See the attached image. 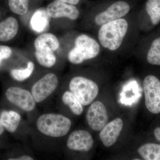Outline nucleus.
<instances>
[{"label":"nucleus","instance_id":"obj_1","mask_svg":"<svg viewBox=\"0 0 160 160\" xmlns=\"http://www.w3.org/2000/svg\"><path fill=\"white\" fill-rule=\"evenodd\" d=\"M35 126L38 132L43 137L59 139L69 133L72 122L69 118L61 113L46 112L37 118Z\"/></svg>","mask_w":160,"mask_h":160},{"label":"nucleus","instance_id":"obj_2","mask_svg":"<svg viewBox=\"0 0 160 160\" xmlns=\"http://www.w3.org/2000/svg\"><path fill=\"white\" fill-rule=\"evenodd\" d=\"M128 27V23L124 19H118L103 24L98 33V39L102 46L112 51L118 49Z\"/></svg>","mask_w":160,"mask_h":160},{"label":"nucleus","instance_id":"obj_3","mask_svg":"<svg viewBox=\"0 0 160 160\" xmlns=\"http://www.w3.org/2000/svg\"><path fill=\"white\" fill-rule=\"evenodd\" d=\"M100 46L96 40L86 34L78 36L75 41V46L68 53V61L78 65L86 60L94 58L99 53Z\"/></svg>","mask_w":160,"mask_h":160},{"label":"nucleus","instance_id":"obj_4","mask_svg":"<svg viewBox=\"0 0 160 160\" xmlns=\"http://www.w3.org/2000/svg\"><path fill=\"white\" fill-rule=\"evenodd\" d=\"M69 89L83 106L90 105L97 97L99 92L96 83L82 76L74 77L71 79L69 84Z\"/></svg>","mask_w":160,"mask_h":160},{"label":"nucleus","instance_id":"obj_5","mask_svg":"<svg viewBox=\"0 0 160 160\" xmlns=\"http://www.w3.org/2000/svg\"><path fill=\"white\" fill-rule=\"evenodd\" d=\"M59 84L58 76L52 72H49L34 82L30 90L37 104H41L54 94Z\"/></svg>","mask_w":160,"mask_h":160},{"label":"nucleus","instance_id":"obj_6","mask_svg":"<svg viewBox=\"0 0 160 160\" xmlns=\"http://www.w3.org/2000/svg\"><path fill=\"white\" fill-rule=\"evenodd\" d=\"M5 96L9 102L24 112L30 113L36 109L37 103L29 89L11 86L6 89Z\"/></svg>","mask_w":160,"mask_h":160},{"label":"nucleus","instance_id":"obj_7","mask_svg":"<svg viewBox=\"0 0 160 160\" xmlns=\"http://www.w3.org/2000/svg\"><path fill=\"white\" fill-rule=\"evenodd\" d=\"M145 104L151 113H160V81L152 75L146 77L143 81Z\"/></svg>","mask_w":160,"mask_h":160},{"label":"nucleus","instance_id":"obj_8","mask_svg":"<svg viewBox=\"0 0 160 160\" xmlns=\"http://www.w3.org/2000/svg\"><path fill=\"white\" fill-rule=\"evenodd\" d=\"M86 122L92 130L101 131L107 124L108 120L105 105L100 101L92 103L86 112Z\"/></svg>","mask_w":160,"mask_h":160},{"label":"nucleus","instance_id":"obj_9","mask_svg":"<svg viewBox=\"0 0 160 160\" xmlns=\"http://www.w3.org/2000/svg\"><path fill=\"white\" fill-rule=\"evenodd\" d=\"M93 145L92 136L89 132L83 129L72 132L66 142V146L69 150L80 152H88Z\"/></svg>","mask_w":160,"mask_h":160},{"label":"nucleus","instance_id":"obj_10","mask_svg":"<svg viewBox=\"0 0 160 160\" xmlns=\"http://www.w3.org/2000/svg\"><path fill=\"white\" fill-rule=\"evenodd\" d=\"M129 10V4L123 1H118L109 6L106 11L98 14L95 18V22L98 26H102L125 16Z\"/></svg>","mask_w":160,"mask_h":160},{"label":"nucleus","instance_id":"obj_11","mask_svg":"<svg viewBox=\"0 0 160 160\" xmlns=\"http://www.w3.org/2000/svg\"><path fill=\"white\" fill-rule=\"evenodd\" d=\"M46 12L52 18H66L71 20H76L79 16V11L74 5L56 1L50 3Z\"/></svg>","mask_w":160,"mask_h":160},{"label":"nucleus","instance_id":"obj_12","mask_svg":"<svg viewBox=\"0 0 160 160\" xmlns=\"http://www.w3.org/2000/svg\"><path fill=\"white\" fill-rule=\"evenodd\" d=\"M123 122L120 118L107 123L100 132V138L103 145L109 147L114 145L122 129Z\"/></svg>","mask_w":160,"mask_h":160},{"label":"nucleus","instance_id":"obj_13","mask_svg":"<svg viewBox=\"0 0 160 160\" xmlns=\"http://www.w3.org/2000/svg\"><path fill=\"white\" fill-rule=\"evenodd\" d=\"M58 38L51 33H44L39 35L34 42L35 51L54 52L59 47Z\"/></svg>","mask_w":160,"mask_h":160},{"label":"nucleus","instance_id":"obj_14","mask_svg":"<svg viewBox=\"0 0 160 160\" xmlns=\"http://www.w3.org/2000/svg\"><path fill=\"white\" fill-rule=\"evenodd\" d=\"M0 121L7 131L11 133L17 131L22 121V116L14 110H3L0 114Z\"/></svg>","mask_w":160,"mask_h":160},{"label":"nucleus","instance_id":"obj_15","mask_svg":"<svg viewBox=\"0 0 160 160\" xmlns=\"http://www.w3.org/2000/svg\"><path fill=\"white\" fill-rule=\"evenodd\" d=\"M19 25L17 20L9 17L0 23V41L8 42L17 34Z\"/></svg>","mask_w":160,"mask_h":160},{"label":"nucleus","instance_id":"obj_16","mask_svg":"<svg viewBox=\"0 0 160 160\" xmlns=\"http://www.w3.org/2000/svg\"><path fill=\"white\" fill-rule=\"evenodd\" d=\"M60 101L74 115L80 116L84 110L82 104L69 90L64 91L61 96L60 95Z\"/></svg>","mask_w":160,"mask_h":160},{"label":"nucleus","instance_id":"obj_17","mask_svg":"<svg viewBox=\"0 0 160 160\" xmlns=\"http://www.w3.org/2000/svg\"><path fill=\"white\" fill-rule=\"evenodd\" d=\"M138 152L143 159L160 160V145L147 143L140 146Z\"/></svg>","mask_w":160,"mask_h":160},{"label":"nucleus","instance_id":"obj_18","mask_svg":"<svg viewBox=\"0 0 160 160\" xmlns=\"http://www.w3.org/2000/svg\"><path fill=\"white\" fill-rule=\"evenodd\" d=\"M35 56L39 64L45 68H51L56 63V56L52 52L35 51Z\"/></svg>","mask_w":160,"mask_h":160},{"label":"nucleus","instance_id":"obj_19","mask_svg":"<svg viewBox=\"0 0 160 160\" xmlns=\"http://www.w3.org/2000/svg\"><path fill=\"white\" fill-rule=\"evenodd\" d=\"M35 69L34 63L29 61L25 68L12 69L10 72L12 77L16 81L22 82L28 79L33 73Z\"/></svg>","mask_w":160,"mask_h":160},{"label":"nucleus","instance_id":"obj_20","mask_svg":"<svg viewBox=\"0 0 160 160\" xmlns=\"http://www.w3.org/2000/svg\"><path fill=\"white\" fill-rule=\"evenodd\" d=\"M146 10L152 24H158L160 22V0H148Z\"/></svg>","mask_w":160,"mask_h":160},{"label":"nucleus","instance_id":"obj_21","mask_svg":"<svg viewBox=\"0 0 160 160\" xmlns=\"http://www.w3.org/2000/svg\"><path fill=\"white\" fill-rule=\"evenodd\" d=\"M46 11L39 10L35 12L31 18V24L32 29L35 31H43L46 27L47 23Z\"/></svg>","mask_w":160,"mask_h":160},{"label":"nucleus","instance_id":"obj_22","mask_svg":"<svg viewBox=\"0 0 160 160\" xmlns=\"http://www.w3.org/2000/svg\"><path fill=\"white\" fill-rule=\"evenodd\" d=\"M147 59L152 65L160 66V38L152 42L147 54Z\"/></svg>","mask_w":160,"mask_h":160},{"label":"nucleus","instance_id":"obj_23","mask_svg":"<svg viewBox=\"0 0 160 160\" xmlns=\"http://www.w3.org/2000/svg\"><path fill=\"white\" fill-rule=\"evenodd\" d=\"M29 0H8L11 11L19 15H24L29 10Z\"/></svg>","mask_w":160,"mask_h":160},{"label":"nucleus","instance_id":"obj_24","mask_svg":"<svg viewBox=\"0 0 160 160\" xmlns=\"http://www.w3.org/2000/svg\"><path fill=\"white\" fill-rule=\"evenodd\" d=\"M12 51L9 46H0V67L3 60L7 59L11 57Z\"/></svg>","mask_w":160,"mask_h":160},{"label":"nucleus","instance_id":"obj_25","mask_svg":"<svg viewBox=\"0 0 160 160\" xmlns=\"http://www.w3.org/2000/svg\"><path fill=\"white\" fill-rule=\"evenodd\" d=\"M10 160H34L33 157L29 155L24 154L21 155L18 157H17L10 158L9 159Z\"/></svg>","mask_w":160,"mask_h":160},{"label":"nucleus","instance_id":"obj_26","mask_svg":"<svg viewBox=\"0 0 160 160\" xmlns=\"http://www.w3.org/2000/svg\"><path fill=\"white\" fill-rule=\"evenodd\" d=\"M57 1L72 5H77L80 2V0H57Z\"/></svg>","mask_w":160,"mask_h":160},{"label":"nucleus","instance_id":"obj_27","mask_svg":"<svg viewBox=\"0 0 160 160\" xmlns=\"http://www.w3.org/2000/svg\"><path fill=\"white\" fill-rule=\"evenodd\" d=\"M154 134L156 139L160 142V127H157L154 129Z\"/></svg>","mask_w":160,"mask_h":160},{"label":"nucleus","instance_id":"obj_28","mask_svg":"<svg viewBox=\"0 0 160 160\" xmlns=\"http://www.w3.org/2000/svg\"><path fill=\"white\" fill-rule=\"evenodd\" d=\"M5 130V128H4L2 124L1 123V121H0V136L3 134Z\"/></svg>","mask_w":160,"mask_h":160}]
</instances>
